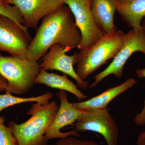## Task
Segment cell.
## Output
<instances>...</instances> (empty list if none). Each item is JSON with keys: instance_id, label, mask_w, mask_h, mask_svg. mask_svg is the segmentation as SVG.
I'll return each instance as SVG.
<instances>
[{"instance_id": "44dd1931", "label": "cell", "mask_w": 145, "mask_h": 145, "mask_svg": "<svg viewBox=\"0 0 145 145\" xmlns=\"http://www.w3.org/2000/svg\"><path fill=\"white\" fill-rule=\"evenodd\" d=\"M137 144V145H145V131L141 132L138 136Z\"/></svg>"}, {"instance_id": "30bf717a", "label": "cell", "mask_w": 145, "mask_h": 145, "mask_svg": "<svg viewBox=\"0 0 145 145\" xmlns=\"http://www.w3.org/2000/svg\"><path fill=\"white\" fill-rule=\"evenodd\" d=\"M66 50L61 46L56 44L50 48L40 64V69L46 71L57 70L69 75L75 80L79 88L86 90L88 87V81L83 80L78 77L74 69L76 65L77 52L71 56L65 54Z\"/></svg>"}, {"instance_id": "52a82bcc", "label": "cell", "mask_w": 145, "mask_h": 145, "mask_svg": "<svg viewBox=\"0 0 145 145\" xmlns=\"http://www.w3.org/2000/svg\"><path fill=\"white\" fill-rule=\"evenodd\" d=\"M69 7L81 35L78 48L82 50L96 43L104 36L91 13L90 0H63Z\"/></svg>"}, {"instance_id": "6da1fadb", "label": "cell", "mask_w": 145, "mask_h": 145, "mask_svg": "<svg viewBox=\"0 0 145 145\" xmlns=\"http://www.w3.org/2000/svg\"><path fill=\"white\" fill-rule=\"evenodd\" d=\"M81 40L80 30L69 7L64 4L42 19L41 23L31 40L26 59L39 61L54 44H59L67 52L78 47Z\"/></svg>"}, {"instance_id": "5b68a950", "label": "cell", "mask_w": 145, "mask_h": 145, "mask_svg": "<svg viewBox=\"0 0 145 145\" xmlns=\"http://www.w3.org/2000/svg\"><path fill=\"white\" fill-rule=\"evenodd\" d=\"M142 52L145 55V34L142 28L132 29L126 34L123 46L112 61L105 70L95 75L94 82L89 88L95 87L110 75L121 78L127 61L134 52Z\"/></svg>"}, {"instance_id": "ffe728a7", "label": "cell", "mask_w": 145, "mask_h": 145, "mask_svg": "<svg viewBox=\"0 0 145 145\" xmlns=\"http://www.w3.org/2000/svg\"><path fill=\"white\" fill-rule=\"evenodd\" d=\"M8 87V83L4 78L0 75V92L5 91Z\"/></svg>"}, {"instance_id": "ac0fdd59", "label": "cell", "mask_w": 145, "mask_h": 145, "mask_svg": "<svg viewBox=\"0 0 145 145\" xmlns=\"http://www.w3.org/2000/svg\"><path fill=\"white\" fill-rule=\"evenodd\" d=\"M0 145H18L11 130L4 123H0Z\"/></svg>"}, {"instance_id": "603a6c76", "label": "cell", "mask_w": 145, "mask_h": 145, "mask_svg": "<svg viewBox=\"0 0 145 145\" xmlns=\"http://www.w3.org/2000/svg\"><path fill=\"white\" fill-rule=\"evenodd\" d=\"M141 28L142 29L144 32L145 34V18L143 19L142 21V23H141Z\"/></svg>"}, {"instance_id": "d6986e66", "label": "cell", "mask_w": 145, "mask_h": 145, "mask_svg": "<svg viewBox=\"0 0 145 145\" xmlns=\"http://www.w3.org/2000/svg\"><path fill=\"white\" fill-rule=\"evenodd\" d=\"M52 145H100L91 140H83L72 137L61 138L57 143Z\"/></svg>"}, {"instance_id": "d4e9b609", "label": "cell", "mask_w": 145, "mask_h": 145, "mask_svg": "<svg viewBox=\"0 0 145 145\" xmlns=\"http://www.w3.org/2000/svg\"><path fill=\"white\" fill-rule=\"evenodd\" d=\"M5 121V117H3V116H1L0 117V123H4Z\"/></svg>"}, {"instance_id": "3957f363", "label": "cell", "mask_w": 145, "mask_h": 145, "mask_svg": "<svg viewBox=\"0 0 145 145\" xmlns=\"http://www.w3.org/2000/svg\"><path fill=\"white\" fill-rule=\"evenodd\" d=\"M126 33L117 30L104 35L95 44L77 53L76 71L85 80L108 61L113 59L123 44Z\"/></svg>"}, {"instance_id": "7c38bea8", "label": "cell", "mask_w": 145, "mask_h": 145, "mask_svg": "<svg viewBox=\"0 0 145 145\" xmlns=\"http://www.w3.org/2000/svg\"><path fill=\"white\" fill-rule=\"evenodd\" d=\"M120 4L119 0H90L93 18L104 35L117 30L114 16Z\"/></svg>"}, {"instance_id": "7a4b0ae2", "label": "cell", "mask_w": 145, "mask_h": 145, "mask_svg": "<svg viewBox=\"0 0 145 145\" xmlns=\"http://www.w3.org/2000/svg\"><path fill=\"white\" fill-rule=\"evenodd\" d=\"M59 105L53 101L46 105L34 103L27 112L31 117L25 122L18 124L13 121L8 127L18 141V145H47L45 137L47 130L52 124Z\"/></svg>"}, {"instance_id": "7402d4cb", "label": "cell", "mask_w": 145, "mask_h": 145, "mask_svg": "<svg viewBox=\"0 0 145 145\" xmlns=\"http://www.w3.org/2000/svg\"><path fill=\"white\" fill-rule=\"evenodd\" d=\"M137 74L140 78H144L145 79V68L142 69H138Z\"/></svg>"}, {"instance_id": "9c48e42d", "label": "cell", "mask_w": 145, "mask_h": 145, "mask_svg": "<svg viewBox=\"0 0 145 145\" xmlns=\"http://www.w3.org/2000/svg\"><path fill=\"white\" fill-rule=\"evenodd\" d=\"M60 105L57 114L52 124L45 134L47 141L54 138H63L70 136L78 137L80 133L75 129L67 132H62L61 129L65 127L72 125L82 115L84 110H80L72 105L68 99L67 94L65 91L61 90L56 93Z\"/></svg>"}, {"instance_id": "5bb4252c", "label": "cell", "mask_w": 145, "mask_h": 145, "mask_svg": "<svg viewBox=\"0 0 145 145\" xmlns=\"http://www.w3.org/2000/svg\"><path fill=\"white\" fill-rule=\"evenodd\" d=\"M67 75L50 73L40 69L35 80V84L45 85L51 88L68 91L75 95L79 101L87 99L88 96L78 89V86L71 82Z\"/></svg>"}, {"instance_id": "4fadbf2b", "label": "cell", "mask_w": 145, "mask_h": 145, "mask_svg": "<svg viewBox=\"0 0 145 145\" xmlns=\"http://www.w3.org/2000/svg\"><path fill=\"white\" fill-rule=\"evenodd\" d=\"M137 83V81L134 78H128L121 84L109 88L98 96L86 101L72 104L76 108L82 110L107 108L108 105L114 98L134 86Z\"/></svg>"}, {"instance_id": "2e32d148", "label": "cell", "mask_w": 145, "mask_h": 145, "mask_svg": "<svg viewBox=\"0 0 145 145\" xmlns=\"http://www.w3.org/2000/svg\"><path fill=\"white\" fill-rule=\"evenodd\" d=\"M53 95L51 92H46L39 96L27 98L17 97L13 96L9 92H6L5 94H0V112L9 107L28 102H34L41 105H46L49 103Z\"/></svg>"}, {"instance_id": "ba28073f", "label": "cell", "mask_w": 145, "mask_h": 145, "mask_svg": "<svg viewBox=\"0 0 145 145\" xmlns=\"http://www.w3.org/2000/svg\"><path fill=\"white\" fill-rule=\"evenodd\" d=\"M30 42L27 27L20 26L10 18L0 14V52L26 58Z\"/></svg>"}, {"instance_id": "cb8c5ba5", "label": "cell", "mask_w": 145, "mask_h": 145, "mask_svg": "<svg viewBox=\"0 0 145 145\" xmlns=\"http://www.w3.org/2000/svg\"><path fill=\"white\" fill-rule=\"evenodd\" d=\"M120 3L121 4H124L127 3L130 0H119Z\"/></svg>"}, {"instance_id": "9a60e30c", "label": "cell", "mask_w": 145, "mask_h": 145, "mask_svg": "<svg viewBox=\"0 0 145 145\" xmlns=\"http://www.w3.org/2000/svg\"><path fill=\"white\" fill-rule=\"evenodd\" d=\"M117 11L129 27L141 29V23L145 18V0H130L124 4L120 3Z\"/></svg>"}, {"instance_id": "8992f818", "label": "cell", "mask_w": 145, "mask_h": 145, "mask_svg": "<svg viewBox=\"0 0 145 145\" xmlns=\"http://www.w3.org/2000/svg\"><path fill=\"white\" fill-rule=\"evenodd\" d=\"M84 111L73 125L74 129L78 132L97 133L104 137L107 145H117L119 129L107 109H91Z\"/></svg>"}, {"instance_id": "277c9868", "label": "cell", "mask_w": 145, "mask_h": 145, "mask_svg": "<svg viewBox=\"0 0 145 145\" xmlns=\"http://www.w3.org/2000/svg\"><path fill=\"white\" fill-rule=\"evenodd\" d=\"M40 70L38 61L13 56H4L0 52V75L8 83L5 92L22 95L34 86Z\"/></svg>"}, {"instance_id": "8fae6325", "label": "cell", "mask_w": 145, "mask_h": 145, "mask_svg": "<svg viewBox=\"0 0 145 145\" xmlns=\"http://www.w3.org/2000/svg\"><path fill=\"white\" fill-rule=\"evenodd\" d=\"M15 6L20 12L23 25L27 28L36 29L39 21L64 4L63 0H5Z\"/></svg>"}, {"instance_id": "e0dca14e", "label": "cell", "mask_w": 145, "mask_h": 145, "mask_svg": "<svg viewBox=\"0 0 145 145\" xmlns=\"http://www.w3.org/2000/svg\"><path fill=\"white\" fill-rule=\"evenodd\" d=\"M0 14L7 16L20 26L23 25L22 16L16 7L7 3L5 0H0Z\"/></svg>"}]
</instances>
